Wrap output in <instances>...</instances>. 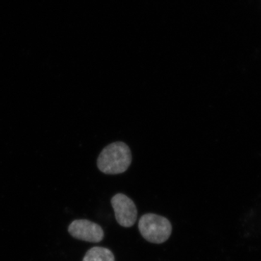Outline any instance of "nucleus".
Listing matches in <instances>:
<instances>
[{
	"label": "nucleus",
	"instance_id": "obj_5",
	"mask_svg": "<svg viewBox=\"0 0 261 261\" xmlns=\"http://www.w3.org/2000/svg\"><path fill=\"white\" fill-rule=\"evenodd\" d=\"M83 261H115V256L107 248L94 247L87 251Z\"/></svg>",
	"mask_w": 261,
	"mask_h": 261
},
{
	"label": "nucleus",
	"instance_id": "obj_4",
	"mask_svg": "<svg viewBox=\"0 0 261 261\" xmlns=\"http://www.w3.org/2000/svg\"><path fill=\"white\" fill-rule=\"evenodd\" d=\"M68 232L73 238L89 243H99L104 238L102 227L89 220H75L70 224Z\"/></svg>",
	"mask_w": 261,
	"mask_h": 261
},
{
	"label": "nucleus",
	"instance_id": "obj_1",
	"mask_svg": "<svg viewBox=\"0 0 261 261\" xmlns=\"http://www.w3.org/2000/svg\"><path fill=\"white\" fill-rule=\"evenodd\" d=\"M132 161V152L124 142H116L102 149L97 159V167L106 174L124 173Z\"/></svg>",
	"mask_w": 261,
	"mask_h": 261
},
{
	"label": "nucleus",
	"instance_id": "obj_2",
	"mask_svg": "<svg viewBox=\"0 0 261 261\" xmlns=\"http://www.w3.org/2000/svg\"><path fill=\"white\" fill-rule=\"evenodd\" d=\"M141 235L147 242L161 244L167 241L172 232V225L166 218L153 214L143 215L139 221Z\"/></svg>",
	"mask_w": 261,
	"mask_h": 261
},
{
	"label": "nucleus",
	"instance_id": "obj_3",
	"mask_svg": "<svg viewBox=\"0 0 261 261\" xmlns=\"http://www.w3.org/2000/svg\"><path fill=\"white\" fill-rule=\"evenodd\" d=\"M117 222L123 227L133 226L137 219V209L135 202L124 194L118 193L111 199Z\"/></svg>",
	"mask_w": 261,
	"mask_h": 261
}]
</instances>
